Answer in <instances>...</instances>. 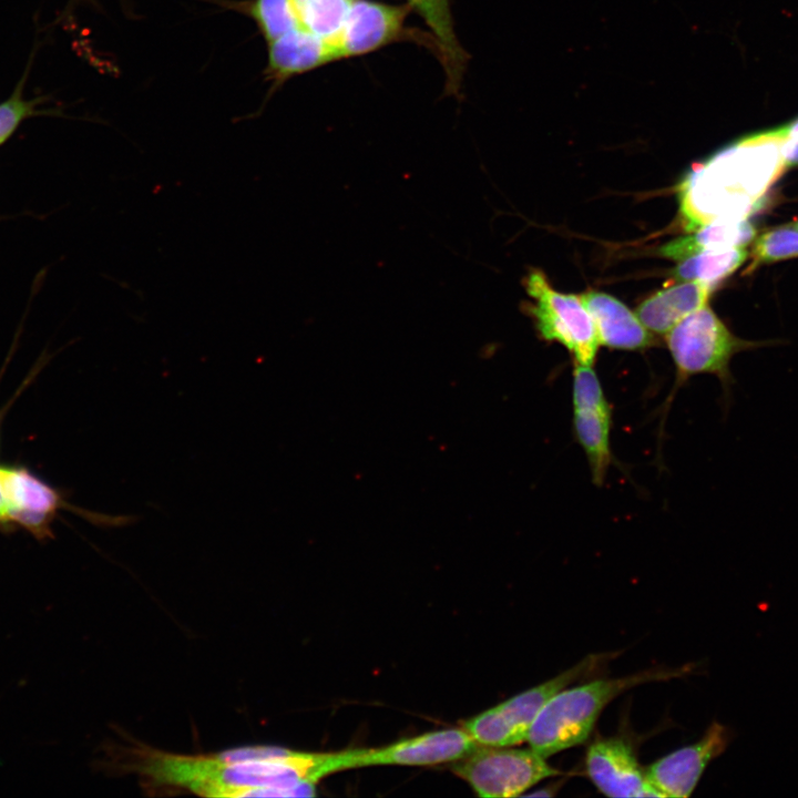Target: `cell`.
<instances>
[{"label": "cell", "instance_id": "1", "mask_svg": "<svg viewBox=\"0 0 798 798\" xmlns=\"http://www.w3.org/2000/svg\"><path fill=\"white\" fill-rule=\"evenodd\" d=\"M344 769L342 754L247 746L185 755L147 748L135 770L157 787L211 798L315 796L316 784Z\"/></svg>", "mask_w": 798, "mask_h": 798}, {"label": "cell", "instance_id": "2", "mask_svg": "<svg viewBox=\"0 0 798 798\" xmlns=\"http://www.w3.org/2000/svg\"><path fill=\"white\" fill-rule=\"evenodd\" d=\"M677 669L651 668L634 675L601 678L554 694L535 717L526 741L548 758L577 746L590 736L600 714L615 697L637 685L683 676Z\"/></svg>", "mask_w": 798, "mask_h": 798}, {"label": "cell", "instance_id": "3", "mask_svg": "<svg viewBox=\"0 0 798 798\" xmlns=\"http://www.w3.org/2000/svg\"><path fill=\"white\" fill-rule=\"evenodd\" d=\"M675 378L661 411L659 437L667 412L677 391L694 376L713 375L722 387L724 407L732 401L735 378L730 362L735 355L764 346L766 342L749 341L734 335L724 321L706 305L683 318L666 335Z\"/></svg>", "mask_w": 798, "mask_h": 798}, {"label": "cell", "instance_id": "4", "mask_svg": "<svg viewBox=\"0 0 798 798\" xmlns=\"http://www.w3.org/2000/svg\"><path fill=\"white\" fill-rule=\"evenodd\" d=\"M616 654L589 655L553 678L463 722V729L480 746L519 745L528 739L535 717L554 694L574 682L592 676Z\"/></svg>", "mask_w": 798, "mask_h": 798}, {"label": "cell", "instance_id": "5", "mask_svg": "<svg viewBox=\"0 0 798 798\" xmlns=\"http://www.w3.org/2000/svg\"><path fill=\"white\" fill-rule=\"evenodd\" d=\"M524 285L534 299L530 311L540 336L562 345L574 362L593 366L601 344L594 320L580 296L555 290L539 269L528 275Z\"/></svg>", "mask_w": 798, "mask_h": 798}, {"label": "cell", "instance_id": "6", "mask_svg": "<svg viewBox=\"0 0 798 798\" xmlns=\"http://www.w3.org/2000/svg\"><path fill=\"white\" fill-rule=\"evenodd\" d=\"M475 794L484 798L522 795L539 781L560 775L531 747L478 746L452 767Z\"/></svg>", "mask_w": 798, "mask_h": 798}, {"label": "cell", "instance_id": "7", "mask_svg": "<svg viewBox=\"0 0 798 798\" xmlns=\"http://www.w3.org/2000/svg\"><path fill=\"white\" fill-rule=\"evenodd\" d=\"M733 739L732 730L713 722L695 744L682 747L649 765L646 776L663 797L686 798L706 766L722 755Z\"/></svg>", "mask_w": 798, "mask_h": 798}, {"label": "cell", "instance_id": "8", "mask_svg": "<svg viewBox=\"0 0 798 798\" xmlns=\"http://www.w3.org/2000/svg\"><path fill=\"white\" fill-rule=\"evenodd\" d=\"M479 745L461 728H447L406 738L379 748H358L359 767L429 766L458 761Z\"/></svg>", "mask_w": 798, "mask_h": 798}, {"label": "cell", "instance_id": "9", "mask_svg": "<svg viewBox=\"0 0 798 798\" xmlns=\"http://www.w3.org/2000/svg\"><path fill=\"white\" fill-rule=\"evenodd\" d=\"M586 771L596 788L608 797H663L647 779L630 743L602 738L586 751Z\"/></svg>", "mask_w": 798, "mask_h": 798}, {"label": "cell", "instance_id": "10", "mask_svg": "<svg viewBox=\"0 0 798 798\" xmlns=\"http://www.w3.org/2000/svg\"><path fill=\"white\" fill-rule=\"evenodd\" d=\"M410 4L352 0L336 42L340 59L367 54L397 40Z\"/></svg>", "mask_w": 798, "mask_h": 798}, {"label": "cell", "instance_id": "11", "mask_svg": "<svg viewBox=\"0 0 798 798\" xmlns=\"http://www.w3.org/2000/svg\"><path fill=\"white\" fill-rule=\"evenodd\" d=\"M591 314L600 344L620 350H643L655 344L654 335L621 300L602 291L580 295Z\"/></svg>", "mask_w": 798, "mask_h": 798}, {"label": "cell", "instance_id": "12", "mask_svg": "<svg viewBox=\"0 0 798 798\" xmlns=\"http://www.w3.org/2000/svg\"><path fill=\"white\" fill-rule=\"evenodd\" d=\"M266 74L275 83L339 60L335 43L297 28L268 43Z\"/></svg>", "mask_w": 798, "mask_h": 798}, {"label": "cell", "instance_id": "13", "mask_svg": "<svg viewBox=\"0 0 798 798\" xmlns=\"http://www.w3.org/2000/svg\"><path fill=\"white\" fill-rule=\"evenodd\" d=\"M712 289L705 283L681 282L646 298L635 314L652 334L666 335L683 318L706 306Z\"/></svg>", "mask_w": 798, "mask_h": 798}, {"label": "cell", "instance_id": "14", "mask_svg": "<svg viewBox=\"0 0 798 798\" xmlns=\"http://www.w3.org/2000/svg\"><path fill=\"white\" fill-rule=\"evenodd\" d=\"M409 4L432 32L446 74V92L459 96L469 55L457 38L450 0H409Z\"/></svg>", "mask_w": 798, "mask_h": 798}, {"label": "cell", "instance_id": "15", "mask_svg": "<svg viewBox=\"0 0 798 798\" xmlns=\"http://www.w3.org/2000/svg\"><path fill=\"white\" fill-rule=\"evenodd\" d=\"M755 236L756 228L746 218H718L666 243L659 254L679 262L704 249L746 247Z\"/></svg>", "mask_w": 798, "mask_h": 798}, {"label": "cell", "instance_id": "16", "mask_svg": "<svg viewBox=\"0 0 798 798\" xmlns=\"http://www.w3.org/2000/svg\"><path fill=\"white\" fill-rule=\"evenodd\" d=\"M0 480L10 505V518L29 526L43 524L59 504V495L25 471L0 468Z\"/></svg>", "mask_w": 798, "mask_h": 798}, {"label": "cell", "instance_id": "17", "mask_svg": "<svg viewBox=\"0 0 798 798\" xmlns=\"http://www.w3.org/2000/svg\"><path fill=\"white\" fill-rule=\"evenodd\" d=\"M613 411L597 409H573V430L582 447L593 483L601 487L613 464L611 430Z\"/></svg>", "mask_w": 798, "mask_h": 798}, {"label": "cell", "instance_id": "18", "mask_svg": "<svg viewBox=\"0 0 798 798\" xmlns=\"http://www.w3.org/2000/svg\"><path fill=\"white\" fill-rule=\"evenodd\" d=\"M748 257L746 247L704 249L679 260L673 274L674 279L695 280L714 287L739 268Z\"/></svg>", "mask_w": 798, "mask_h": 798}, {"label": "cell", "instance_id": "19", "mask_svg": "<svg viewBox=\"0 0 798 798\" xmlns=\"http://www.w3.org/2000/svg\"><path fill=\"white\" fill-rule=\"evenodd\" d=\"M293 2L303 29L336 44L352 0H293Z\"/></svg>", "mask_w": 798, "mask_h": 798}, {"label": "cell", "instance_id": "20", "mask_svg": "<svg viewBox=\"0 0 798 798\" xmlns=\"http://www.w3.org/2000/svg\"><path fill=\"white\" fill-rule=\"evenodd\" d=\"M248 13L268 43L301 28L293 0H253Z\"/></svg>", "mask_w": 798, "mask_h": 798}, {"label": "cell", "instance_id": "21", "mask_svg": "<svg viewBox=\"0 0 798 798\" xmlns=\"http://www.w3.org/2000/svg\"><path fill=\"white\" fill-rule=\"evenodd\" d=\"M749 270L761 264L798 257V228L792 224L771 228L755 238Z\"/></svg>", "mask_w": 798, "mask_h": 798}, {"label": "cell", "instance_id": "22", "mask_svg": "<svg viewBox=\"0 0 798 798\" xmlns=\"http://www.w3.org/2000/svg\"><path fill=\"white\" fill-rule=\"evenodd\" d=\"M572 403L573 409L613 411L593 366L574 362Z\"/></svg>", "mask_w": 798, "mask_h": 798}, {"label": "cell", "instance_id": "23", "mask_svg": "<svg viewBox=\"0 0 798 798\" xmlns=\"http://www.w3.org/2000/svg\"><path fill=\"white\" fill-rule=\"evenodd\" d=\"M25 74L21 78L11 95L0 103V145L6 142L20 123L37 113L40 99L25 100L23 85Z\"/></svg>", "mask_w": 798, "mask_h": 798}, {"label": "cell", "instance_id": "24", "mask_svg": "<svg viewBox=\"0 0 798 798\" xmlns=\"http://www.w3.org/2000/svg\"><path fill=\"white\" fill-rule=\"evenodd\" d=\"M780 152L785 167L798 166V137L785 139Z\"/></svg>", "mask_w": 798, "mask_h": 798}, {"label": "cell", "instance_id": "25", "mask_svg": "<svg viewBox=\"0 0 798 798\" xmlns=\"http://www.w3.org/2000/svg\"><path fill=\"white\" fill-rule=\"evenodd\" d=\"M10 518V505L0 480V520Z\"/></svg>", "mask_w": 798, "mask_h": 798}, {"label": "cell", "instance_id": "26", "mask_svg": "<svg viewBox=\"0 0 798 798\" xmlns=\"http://www.w3.org/2000/svg\"><path fill=\"white\" fill-rule=\"evenodd\" d=\"M780 131L785 139H797L798 137V119L790 124L780 127Z\"/></svg>", "mask_w": 798, "mask_h": 798}, {"label": "cell", "instance_id": "27", "mask_svg": "<svg viewBox=\"0 0 798 798\" xmlns=\"http://www.w3.org/2000/svg\"><path fill=\"white\" fill-rule=\"evenodd\" d=\"M79 1H82V0H70V6L73 4V3H75V2H79ZM85 1H91V0H85Z\"/></svg>", "mask_w": 798, "mask_h": 798}, {"label": "cell", "instance_id": "28", "mask_svg": "<svg viewBox=\"0 0 798 798\" xmlns=\"http://www.w3.org/2000/svg\"><path fill=\"white\" fill-rule=\"evenodd\" d=\"M795 227L798 228V219L791 223Z\"/></svg>", "mask_w": 798, "mask_h": 798}]
</instances>
